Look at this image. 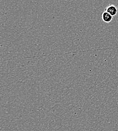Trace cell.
I'll use <instances>...</instances> for the list:
<instances>
[{
    "label": "cell",
    "instance_id": "2",
    "mask_svg": "<svg viewBox=\"0 0 118 131\" xmlns=\"http://www.w3.org/2000/svg\"><path fill=\"white\" fill-rule=\"evenodd\" d=\"M113 17L111 14H110L109 13L106 12L105 11L101 14L102 20L106 23H110L113 19Z\"/></svg>",
    "mask_w": 118,
    "mask_h": 131
},
{
    "label": "cell",
    "instance_id": "1",
    "mask_svg": "<svg viewBox=\"0 0 118 131\" xmlns=\"http://www.w3.org/2000/svg\"><path fill=\"white\" fill-rule=\"evenodd\" d=\"M105 11L109 13L112 16H115L118 13V9L115 5H110L105 8Z\"/></svg>",
    "mask_w": 118,
    "mask_h": 131
}]
</instances>
